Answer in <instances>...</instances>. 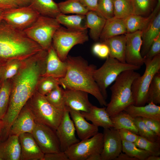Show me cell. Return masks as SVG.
<instances>
[{"label":"cell","mask_w":160,"mask_h":160,"mask_svg":"<svg viewBox=\"0 0 160 160\" xmlns=\"http://www.w3.org/2000/svg\"><path fill=\"white\" fill-rule=\"evenodd\" d=\"M47 50L43 49L25 59L17 74L11 79V91L4 124L11 127L23 107L37 91L45 68Z\"/></svg>","instance_id":"1"},{"label":"cell","mask_w":160,"mask_h":160,"mask_svg":"<svg viewBox=\"0 0 160 160\" xmlns=\"http://www.w3.org/2000/svg\"><path fill=\"white\" fill-rule=\"evenodd\" d=\"M67 64L66 74L58 79L59 85L64 89L82 91L93 96L102 106L107 104L94 77L96 66L89 64L81 56L68 55L65 60Z\"/></svg>","instance_id":"2"},{"label":"cell","mask_w":160,"mask_h":160,"mask_svg":"<svg viewBox=\"0 0 160 160\" xmlns=\"http://www.w3.org/2000/svg\"><path fill=\"white\" fill-rule=\"evenodd\" d=\"M43 49L23 31L0 21V63L10 60H24Z\"/></svg>","instance_id":"3"},{"label":"cell","mask_w":160,"mask_h":160,"mask_svg":"<svg viewBox=\"0 0 160 160\" xmlns=\"http://www.w3.org/2000/svg\"><path fill=\"white\" fill-rule=\"evenodd\" d=\"M140 75L135 70H129L122 72L117 78L110 88V100L106 106V111L110 116L134 104L131 86L134 80Z\"/></svg>","instance_id":"4"},{"label":"cell","mask_w":160,"mask_h":160,"mask_svg":"<svg viewBox=\"0 0 160 160\" xmlns=\"http://www.w3.org/2000/svg\"><path fill=\"white\" fill-rule=\"evenodd\" d=\"M26 104L31 110L36 122L47 125L54 130L56 129L65 110H60L54 107L47 101L45 95L37 91Z\"/></svg>","instance_id":"5"},{"label":"cell","mask_w":160,"mask_h":160,"mask_svg":"<svg viewBox=\"0 0 160 160\" xmlns=\"http://www.w3.org/2000/svg\"><path fill=\"white\" fill-rule=\"evenodd\" d=\"M140 66L121 62L116 59L108 57L103 64L95 70L94 79L101 94L106 100L107 89L122 72L129 70H137Z\"/></svg>","instance_id":"6"},{"label":"cell","mask_w":160,"mask_h":160,"mask_svg":"<svg viewBox=\"0 0 160 160\" xmlns=\"http://www.w3.org/2000/svg\"><path fill=\"white\" fill-rule=\"evenodd\" d=\"M145 69L143 74L135 79L132 83L131 90L134 104L144 106L147 103L148 89L154 76L160 70V54L152 59H144Z\"/></svg>","instance_id":"7"},{"label":"cell","mask_w":160,"mask_h":160,"mask_svg":"<svg viewBox=\"0 0 160 160\" xmlns=\"http://www.w3.org/2000/svg\"><path fill=\"white\" fill-rule=\"evenodd\" d=\"M60 26L56 18L40 15L23 31L43 49L47 50L52 46L54 33Z\"/></svg>","instance_id":"8"},{"label":"cell","mask_w":160,"mask_h":160,"mask_svg":"<svg viewBox=\"0 0 160 160\" xmlns=\"http://www.w3.org/2000/svg\"><path fill=\"white\" fill-rule=\"evenodd\" d=\"M88 40L87 30H75L61 25L54 35L52 45L60 58L65 61L73 47L83 44Z\"/></svg>","instance_id":"9"},{"label":"cell","mask_w":160,"mask_h":160,"mask_svg":"<svg viewBox=\"0 0 160 160\" xmlns=\"http://www.w3.org/2000/svg\"><path fill=\"white\" fill-rule=\"evenodd\" d=\"M103 143V133L98 132L90 138L73 145L65 152L69 160H87L92 154L101 153Z\"/></svg>","instance_id":"10"},{"label":"cell","mask_w":160,"mask_h":160,"mask_svg":"<svg viewBox=\"0 0 160 160\" xmlns=\"http://www.w3.org/2000/svg\"><path fill=\"white\" fill-rule=\"evenodd\" d=\"M40 15L29 6H20L4 10L3 20L15 28L23 31Z\"/></svg>","instance_id":"11"},{"label":"cell","mask_w":160,"mask_h":160,"mask_svg":"<svg viewBox=\"0 0 160 160\" xmlns=\"http://www.w3.org/2000/svg\"><path fill=\"white\" fill-rule=\"evenodd\" d=\"M32 134L44 154L61 151L59 142L55 130L47 125L36 122Z\"/></svg>","instance_id":"12"},{"label":"cell","mask_w":160,"mask_h":160,"mask_svg":"<svg viewBox=\"0 0 160 160\" xmlns=\"http://www.w3.org/2000/svg\"><path fill=\"white\" fill-rule=\"evenodd\" d=\"M55 131L61 151L65 152L70 147L80 141L76 136L74 124L67 108Z\"/></svg>","instance_id":"13"},{"label":"cell","mask_w":160,"mask_h":160,"mask_svg":"<svg viewBox=\"0 0 160 160\" xmlns=\"http://www.w3.org/2000/svg\"><path fill=\"white\" fill-rule=\"evenodd\" d=\"M101 160H115L122 151V142L119 130L113 127L104 129Z\"/></svg>","instance_id":"14"},{"label":"cell","mask_w":160,"mask_h":160,"mask_svg":"<svg viewBox=\"0 0 160 160\" xmlns=\"http://www.w3.org/2000/svg\"><path fill=\"white\" fill-rule=\"evenodd\" d=\"M142 31H138L125 34V62L140 67L144 64V59L141 54L142 44Z\"/></svg>","instance_id":"15"},{"label":"cell","mask_w":160,"mask_h":160,"mask_svg":"<svg viewBox=\"0 0 160 160\" xmlns=\"http://www.w3.org/2000/svg\"><path fill=\"white\" fill-rule=\"evenodd\" d=\"M36 123L33 113L26 103L12 125L9 135H14L19 136L25 133L32 134Z\"/></svg>","instance_id":"16"},{"label":"cell","mask_w":160,"mask_h":160,"mask_svg":"<svg viewBox=\"0 0 160 160\" xmlns=\"http://www.w3.org/2000/svg\"><path fill=\"white\" fill-rule=\"evenodd\" d=\"M21 147L20 160H43L44 155L31 133H25L19 136Z\"/></svg>","instance_id":"17"},{"label":"cell","mask_w":160,"mask_h":160,"mask_svg":"<svg viewBox=\"0 0 160 160\" xmlns=\"http://www.w3.org/2000/svg\"><path fill=\"white\" fill-rule=\"evenodd\" d=\"M64 97L66 107L71 109L88 112L92 105L88 98V93L78 90L64 89Z\"/></svg>","instance_id":"18"},{"label":"cell","mask_w":160,"mask_h":160,"mask_svg":"<svg viewBox=\"0 0 160 160\" xmlns=\"http://www.w3.org/2000/svg\"><path fill=\"white\" fill-rule=\"evenodd\" d=\"M67 69V64L66 61L61 60L52 45L47 50L45 70L42 76H51L60 79L65 76Z\"/></svg>","instance_id":"19"},{"label":"cell","mask_w":160,"mask_h":160,"mask_svg":"<svg viewBox=\"0 0 160 160\" xmlns=\"http://www.w3.org/2000/svg\"><path fill=\"white\" fill-rule=\"evenodd\" d=\"M73 121L78 137L81 140L90 138L98 132V127L88 122L81 111L66 107Z\"/></svg>","instance_id":"20"},{"label":"cell","mask_w":160,"mask_h":160,"mask_svg":"<svg viewBox=\"0 0 160 160\" xmlns=\"http://www.w3.org/2000/svg\"><path fill=\"white\" fill-rule=\"evenodd\" d=\"M160 34V11L153 17L146 28L142 31V44L141 54L144 58L154 39Z\"/></svg>","instance_id":"21"},{"label":"cell","mask_w":160,"mask_h":160,"mask_svg":"<svg viewBox=\"0 0 160 160\" xmlns=\"http://www.w3.org/2000/svg\"><path fill=\"white\" fill-rule=\"evenodd\" d=\"M20 153L19 136L9 135L0 142V160H20Z\"/></svg>","instance_id":"22"},{"label":"cell","mask_w":160,"mask_h":160,"mask_svg":"<svg viewBox=\"0 0 160 160\" xmlns=\"http://www.w3.org/2000/svg\"><path fill=\"white\" fill-rule=\"evenodd\" d=\"M85 119L91 121L97 127L104 129L113 127L110 117L106 110V107L99 108L92 105L88 112L81 111Z\"/></svg>","instance_id":"23"},{"label":"cell","mask_w":160,"mask_h":160,"mask_svg":"<svg viewBox=\"0 0 160 160\" xmlns=\"http://www.w3.org/2000/svg\"><path fill=\"white\" fill-rule=\"evenodd\" d=\"M142 106H137L132 104L127 107L124 111L133 118L154 119L160 121V106L152 103Z\"/></svg>","instance_id":"24"},{"label":"cell","mask_w":160,"mask_h":160,"mask_svg":"<svg viewBox=\"0 0 160 160\" xmlns=\"http://www.w3.org/2000/svg\"><path fill=\"white\" fill-rule=\"evenodd\" d=\"M101 43L108 47L109 49V57L116 59L121 62L126 63L125 34L110 38Z\"/></svg>","instance_id":"25"},{"label":"cell","mask_w":160,"mask_h":160,"mask_svg":"<svg viewBox=\"0 0 160 160\" xmlns=\"http://www.w3.org/2000/svg\"><path fill=\"white\" fill-rule=\"evenodd\" d=\"M126 33L124 19L114 17L106 20L99 39L100 42H102L110 38Z\"/></svg>","instance_id":"26"},{"label":"cell","mask_w":160,"mask_h":160,"mask_svg":"<svg viewBox=\"0 0 160 160\" xmlns=\"http://www.w3.org/2000/svg\"><path fill=\"white\" fill-rule=\"evenodd\" d=\"M160 6L156 5L154 10L146 17L132 15L124 18L127 33L143 30L153 16L160 10Z\"/></svg>","instance_id":"27"},{"label":"cell","mask_w":160,"mask_h":160,"mask_svg":"<svg viewBox=\"0 0 160 160\" xmlns=\"http://www.w3.org/2000/svg\"><path fill=\"white\" fill-rule=\"evenodd\" d=\"M85 16L87 27L90 29V37L94 41H97L99 39L106 19L96 12L91 11H89Z\"/></svg>","instance_id":"28"},{"label":"cell","mask_w":160,"mask_h":160,"mask_svg":"<svg viewBox=\"0 0 160 160\" xmlns=\"http://www.w3.org/2000/svg\"><path fill=\"white\" fill-rule=\"evenodd\" d=\"M28 6L44 16L56 18L61 13L57 3L53 0H31Z\"/></svg>","instance_id":"29"},{"label":"cell","mask_w":160,"mask_h":160,"mask_svg":"<svg viewBox=\"0 0 160 160\" xmlns=\"http://www.w3.org/2000/svg\"><path fill=\"white\" fill-rule=\"evenodd\" d=\"M56 18L60 25H63L67 28L81 31L87 30L85 15H66L61 13Z\"/></svg>","instance_id":"30"},{"label":"cell","mask_w":160,"mask_h":160,"mask_svg":"<svg viewBox=\"0 0 160 160\" xmlns=\"http://www.w3.org/2000/svg\"><path fill=\"white\" fill-rule=\"evenodd\" d=\"M110 117L113 124V127L115 129H127L138 135L133 117L126 112L122 111Z\"/></svg>","instance_id":"31"},{"label":"cell","mask_w":160,"mask_h":160,"mask_svg":"<svg viewBox=\"0 0 160 160\" xmlns=\"http://www.w3.org/2000/svg\"><path fill=\"white\" fill-rule=\"evenodd\" d=\"M24 60H10L0 63V82L12 79L18 72Z\"/></svg>","instance_id":"32"},{"label":"cell","mask_w":160,"mask_h":160,"mask_svg":"<svg viewBox=\"0 0 160 160\" xmlns=\"http://www.w3.org/2000/svg\"><path fill=\"white\" fill-rule=\"evenodd\" d=\"M61 13L85 15L89 11L78 0H66L57 3Z\"/></svg>","instance_id":"33"},{"label":"cell","mask_w":160,"mask_h":160,"mask_svg":"<svg viewBox=\"0 0 160 160\" xmlns=\"http://www.w3.org/2000/svg\"><path fill=\"white\" fill-rule=\"evenodd\" d=\"M11 80L0 82V120L4 118L7 110L11 91Z\"/></svg>","instance_id":"34"},{"label":"cell","mask_w":160,"mask_h":160,"mask_svg":"<svg viewBox=\"0 0 160 160\" xmlns=\"http://www.w3.org/2000/svg\"><path fill=\"white\" fill-rule=\"evenodd\" d=\"M45 96L50 103L56 108L63 111L66 109L64 97V89L60 85Z\"/></svg>","instance_id":"35"},{"label":"cell","mask_w":160,"mask_h":160,"mask_svg":"<svg viewBox=\"0 0 160 160\" xmlns=\"http://www.w3.org/2000/svg\"><path fill=\"white\" fill-rule=\"evenodd\" d=\"M114 17L124 19L134 15L131 0H113Z\"/></svg>","instance_id":"36"},{"label":"cell","mask_w":160,"mask_h":160,"mask_svg":"<svg viewBox=\"0 0 160 160\" xmlns=\"http://www.w3.org/2000/svg\"><path fill=\"white\" fill-rule=\"evenodd\" d=\"M152 103L160 104V72L154 76L149 87L147 94V103Z\"/></svg>","instance_id":"37"},{"label":"cell","mask_w":160,"mask_h":160,"mask_svg":"<svg viewBox=\"0 0 160 160\" xmlns=\"http://www.w3.org/2000/svg\"><path fill=\"white\" fill-rule=\"evenodd\" d=\"M133 119L138 135L151 141L160 142V137L148 127L142 118L137 117Z\"/></svg>","instance_id":"38"},{"label":"cell","mask_w":160,"mask_h":160,"mask_svg":"<svg viewBox=\"0 0 160 160\" xmlns=\"http://www.w3.org/2000/svg\"><path fill=\"white\" fill-rule=\"evenodd\" d=\"M122 151L138 160H145L149 156L152 155L149 152L137 147L133 143L122 140Z\"/></svg>","instance_id":"39"},{"label":"cell","mask_w":160,"mask_h":160,"mask_svg":"<svg viewBox=\"0 0 160 160\" xmlns=\"http://www.w3.org/2000/svg\"><path fill=\"white\" fill-rule=\"evenodd\" d=\"M59 85L58 79L51 76H42L39 81L37 91L45 95Z\"/></svg>","instance_id":"40"},{"label":"cell","mask_w":160,"mask_h":160,"mask_svg":"<svg viewBox=\"0 0 160 160\" xmlns=\"http://www.w3.org/2000/svg\"><path fill=\"white\" fill-rule=\"evenodd\" d=\"M134 143L137 147L149 152L152 155L160 156V142L151 141L139 135Z\"/></svg>","instance_id":"41"},{"label":"cell","mask_w":160,"mask_h":160,"mask_svg":"<svg viewBox=\"0 0 160 160\" xmlns=\"http://www.w3.org/2000/svg\"><path fill=\"white\" fill-rule=\"evenodd\" d=\"M154 0H131L134 14L143 16L152 10Z\"/></svg>","instance_id":"42"},{"label":"cell","mask_w":160,"mask_h":160,"mask_svg":"<svg viewBox=\"0 0 160 160\" xmlns=\"http://www.w3.org/2000/svg\"><path fill=\"white\" fill-rule=\"evenodd\" d=\"M97 7L100 14L106 20L114 17L113 0H98Z\"/></svg>","instance_id":"43"},{"label":"cell","mask_w":160,"mask_h":160,"mask_svg":"<svg viewBox=\"0 0 160 160\" xmlns=\"http://www.w3.org/2000/svg\"><path fill=\"white\" fill-rule=\"evenodd\" d=\"M159 54H160V34L154 39L144 59H152Z\"/></svg>","instance_id":"44"},{"label":"cell","mask_w":160,"mask_h":160,"mask_svg":"<svg viewBox=\"0 0 160 160\" xmlns=\"http://www.w3.org/2000/svg\"><path fill=\"white\" fill-rule=\"evenodd\" d=\"M118 130L122 140L134 143L137 139L139 135L127 129H122Z\"/></svg>","instance_id":"45"},{"label":"cell","mask_w":160,"mask_h":160,"mask_svg":"<svg viewBox=\"0 0 160 160\" xmlns=\"http://www.w3.org/2000/svg\"><path fill=\"white\" fill-rule=\"evenodd\" d=\"M142 119L148 127L160 137V121L152 119L142 118Z\"/></svg>","instance_id":"46"},{"label":"cell","mask_w":160,"mask_h":160,"mask_svg":"<svg viewBox=\"0 0 160 160\" xmlns=\"http://www.w3.org/2000/svg\"><path fill=\"white\" fill-rule=\"evenodd\" d=\"M43 160H69L65 152H58L44 154Z\"/></svg>","instance_id":"47"},{"label":"cell","mask_w":160,"mask_h":160,"mask_svg":"<svg viewBox=\"0 0 160 160\" xmlns=\"http://www.w3.org/2000/svg\"><path fill=\"white\" fill-rule=\"evenodd\" d=\"M78 0L88 11L95 12L101 16L99 13L98 9L97 6L98 0Z\"/></svg>","instance_id":"48"},{"label":"cell","mask_w":160,"mask_h":160,"mask_svg":"<svg viewBox=\"0 0 160 160\" xmlns=\"http://www.w3.org/2000/svg\"><path fill=\"white\" fill-rule=\"evenodd\" d=\"M20 6L17 0H0V8L5 10Z\"/></svg>","instance_id":"49"},{"label":"cell","mask_w":160,"mask_h":160,"mask_svg":"<svg viewBox=\"0 0 160 160\" xmlns=\"http://www.w3.org/2000/svg\"><path fill=\"white\" fill-rule=\"evenodd\" d=\"M109 49L108 47L105 44L101 43L97 56L102 58H106L109 56Z\"/></svg>","instance_id":"50"},{"label":"cell","mask_w":160,"mask_h":160,"mask_svg":"<svg viewBox=\"0 0 160 160\" xmlns=\"http://www.w3.org/2000/svg\"><path fill=\"white\" fill-rule=\"evenodd\" d=\"M124 153L121 152L115 160H138L136 158L132 157L128 154Z\"/></svg>","instance_id":"51"},{"label":"cell","mask_w":160,"mask_h":160,"mask_svg":"<svg viewBox=\"0 0 160 160\" xmlns=\"http://www.w3.org/2000/svg\"><path fill=\"white\" fill-rule=\"evenodd\" d=\"M87 160H101V154L95 153L89 156Z\"/></svg>","instance_id":"52"},{"label":"cell","mask_w":160,"mask_h":160,"mask_svg":"<svg viewBox=\"0 0 160 160\" xmlns=\"http://www.w3.org/2000/svg\"><path fill=\"white\" fill-rule=\"evenodd\" d=\"M20 4V6H28L31 0H17Z\"/></svg>","instance_id":"53"},{"label":"cell","mask_w":160,"mask_h":160,"mask_svg":"<svg viewBox=\"0 0 160 160\" xmlns=\"http://www.w3.org/2000/svg\"><path fill=\"white\" fill-rule=\"evenodd\" d=\"M160 156L154 155H150L148 156L145 160H160Z\"/></svg>","instance_id":"54"},{"label":"cell","mask_w":160,"mask_h":160,"mask_svg":"<svg viewBox=\"0 0 160 160\" xmlns=\"http://www.w3.org/2000/svg\"><path fill=\"white\" fill-rule=\"evenodd\" d=\"M5 10L0 8V21L3 20V16Z\"/></svg>","instance_id":"55"},{"label":"cell","mask_w":160,"mask_h":160,"mask_svg":"<svg viewBox=\"0 0 160 160\" xmlns=\"http://www.w3.org/2000/svg\"><path fill=\"white\" fill-rule=\"evenodd\" d=\"M1 120H0V132H1Z\"/></svg>","instance_id":"56"},{"label":"cell","mask_w":160,"mask_h":160,"mask_svg":"<svg viewBox=\"0 0 160 160\" xmlns=\"http://www.w3.org/2000/svg\"></svg>","instance_id":"57"}]
</instances>
